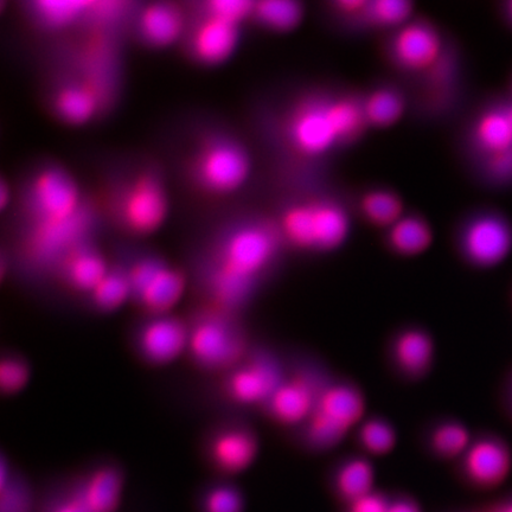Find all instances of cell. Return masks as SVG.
I'll return each instance as SVG.
<instances>
[{"mask_svg":"<svg viewBox=\"0 0 512 512\" xmlns=\"http://www.w3.org/2000/svg\"><path fill=\"white\" fill-rule=\"evenodd\" d=\"M51 107L57 118L70 125H82L93 119L99 108V98L86 81L68 80L55 87Z\"/></svg>","mask_w":512,"mask_h":512,"instance_id":"cell-17","label":"cell"},{"mask_svg":"<svg viewBox=\"0 0 512 512\" xmlns=\"http://www.w3.org/2000/svg\"><path fill=\"white\" fill-rule=\"evenodd\" d=\"M110 210L127 233L145 236L157 232L169 213L162 174L147 166L121 179L111 192Z\"/></svg>","mask_w":512,"mask_h":512,"instance_id":"cell-2","label":"cell"},{"mask_svg":"<svg viewBox=\"0 0 512 512\" xmlns=\"http://www.w3.org/2000/svg\"><path fill=\"white\" fill-rule=\"evenodd\" d=\"M368 14L374 21L384 25H395L405 22L411 15V4L405 0H377L369 3Z\"/></svg>","mask_w":512,"mask_h":512,"instance_id":"cell-34","label":"cell"},{"mask_svg":"<svg viewBox=\"0 0 512 512\" xmlns=\"http://www.w3.org/2000/svg\"><path fill=\"white\" fill-rule=\"evenodd\" d=\"M324 387L319 386L309 376H296L290 380H284L275 390L268 408L281 424L296 426L306 424L315 411L320 393Z\"/></svg>","mask_w":512,"mask_h":512,"instance_id":"cell-10","label":"cell"},{"mask_svg":"<svg viewBox=\"0 0 512 512\" xmlns=\"http://www.w3.org/2000/svg\"><path fill=\"white\" fill-rule=\"evenodd\" d=\"M431 445L438 456L456 458L462 454L465 456L472 444L467 428L458 422L450 421L435 428Z\"/></svg>","mask_w":512,"mask_h":512,"instance_id":"cell-29","label":"cell"},{"mask_svg":"<svg viewBox=\"0 0 512 512\" xmlns=\"http://www.w3.org/2000/svg\"><path fill=\"white\" fill-rule=\"evenodd\" d=\"M140 38L152 48H165L182 36L185 22L182 10L170 2L144 6L137 19Z\"/></svg>","mask_w":512,"mask_h":512,"instance_id":"cell-15","label":"cell"},{"mask_svg":"<svg viewBox=\"0 0 512 512\" xmlns=\"http://www.w3.org/2000/svg\"><path fill=\"white\" fill-rule=\"evenodd\" d=\"M434 356L433 338L424 330H406L395 341V361L409 379L424 377L432 368Z\"/></svg>","mask_w":512,"mask_h":512,"instance_id":"cell-21","label":"cell"},{"mask_svg":"<svg viewBox=\"0 0 512 512\" xmlns=\"http://www.w3.org/2000/svg\"><path fill=\"white\" fill-rule=\"evenodd\" d=\"M284 380L275 361L267 356H258L235 371L228 387L236 401L255 405L270 401Z\"/></svg>","mask_w":512,"mask_h":512,"instance_id":"cell-12","label":"cell"},{"mask_svg":"<svg viewBox=\"0 0 512 512\" xmlns=\"http://www.w3.org/2000/svg\"><path fill=\"white\" fill-rule=\"evenodd\" d=\"M360 441L364 450L373 456H386L398 443V434L389 422L371 419L361 425Z\"/></svg>","mask_w":512,"mask_h":512,"instance_id":"cell-31","label":"cell"},{"mask_svg":"<svg viewBox=\"0 0 512 512\" xmlns=\"http://www.w3.org/2000/svg\"><path fill=\"white\" fill-rule=\"evenodd\" d=\"M489 170L497 179L512 178V149L490 155Z\"/></svg>","mask_w":512,"mask_h":512,"instance_id":"cell-38","label":"cell"},{"mask_svg":"<svg viewBox=\"0 0 512 512\" xmlns=\"http://www.w3.org/2000/svg\"><path fill=\"white\" fill-rule=\"evenodd\" d=\"M60 261L69 284L89 293H92L110 272L102 255L85 241L70 249Z\"/></svg>","mask_w":512,"mask_h":512,"instance_id":"cell-19","label":"cell"},{"mask_svg":"<svg viewBox=\"0 0 512 512\" xmlns=\"http://www.w3.org/2000/svg\"><path fill=\"white\" fill-rule=\"evenodd\" d=\"M190 330L181 320L164 316L151 320L140 334L139 345L146 360L169 363L189 347Z\"/></svg>","mask_w":512,"mask_h":512,"instance_id":"cell-14","label":"cell"},{"mask_svg":"<svg viewBox=\"0 0 512 512\" xmlns=\"http://www.w3.org/2000/svg\"><path fill=\"white\" fill-rule=\"evenodd\" d=\"M366 402L360 390L351 384L325 386L315 411L305 424L307 445L324 451L338 446L352 428L361 424Z\"/></svg>","mask_w":512,"mask_h":512,"instance_id":"cell-5","label":"cell"},{"mask_svg":"<svg viewBox=\"0 0 512 512\" xmlns=\"http://www.w3.org/2000/svg\"><path fill=\"white\" fill-rule=\"evenodd\" d=\"M9 491L8 494L3 492V498H8V501L3 499V512H28L27 496L23 495L22 491L12 488V486H9Z\"/></svg>","mask_w":512,"mask_h":512,"instance_id":"cell-40","label":"cell"},{"mask_svg":"<svg viewBox=\"0 0 512 512\" xmlns=\"http://www.w3.org/2000/svg\"><path fill=\"white\" fill-rule=\"evenodd\" d=\"M364 115L371 124L386 126L395 123L403 111V102L398 94L388 89L370 95L363 105Z\"/></svg>","mask_w":512,"mask_h":512,"instance_id":"cell-32","label":"cell"},{"mask_svg":"<svg viewBox=\"0 0 512 512\" xmlns=\"http://www.w3.org/2000/svg\"><path fill=\"white\" fill-rule=\"evenodd\" d=\"M92 2H74V0H41L32 4V14L43 27L62 29L72 25L87 12L91 11Z\"/></svg>","mask_w":512,"mask_h":512,"instance_id":"cell-23","label":"cell"},{"mask_svg":"<svg viewBox=\"0 0 512 512\" xmlns=\"http://www.w3.org/2000/svg\"><path fill=\"white\" fill-rule=\"evenodd\" d=\"M508 113L510 115V119L512 120V107L509 108Z\"/></svg>","mask_w":512,"mask_h":512,"instance_id":"cell-45","label":"cell"},{"mask_svg":"<svg viewBox=\"0 0 512 512\" xmlns=\"http://www.w3.org/2000/svg\"><path fill=\"white\" fill-rule=\"evenodd\" d=\"M509 12H510V15H511V18H512V2L510 3Z\"/></svg>","mask_w":512,"mask_h":512,"instance_id":"cell-46","label":"cell"},{"mask_svg":"<svg viewBox=\"0 0 512 512\" xmlns=\"http://www.w3.org/2000/svg\"><path fill=\"white\" fill-rule=\"evenodd\" d=\"M476 139L490 155L512 149V120L508 110L483 115L476 127Z\"/></svg>","mask_w":512,"mask_h":512,"instance_id":"cell-24","label":"cell"},{"mask_svg":"<svg viewBox=\"0 0 512 512\" xmlns=\"http://www.w3.org/2000/svg\"><path fill=\"white\" fill-rule=\"evenodd\" d=\"M254 6V2L247 0H210L203 3L202 11L240 25L243 19L253 14Z\"/></svg>","mask_w":512,"mask_h":512,"instance_id":"cell-35","label":"cell"},{"mask_svg":"<svg viewBox=\"0 0 512 512\" xmlns=\"http://www.w3.org/2000/svg\"><path fill=\"white\" fill-rule=\"evenodd\" d=\"M239 37V24L201 11L189 32L190 56L203 66H219L233 55Z\"/></svg>","mask_w":512,"mask_h":512,"instance_id":"cell-9","label":"cell"},{"mask_svg":"<svg viewBox=\"0 0 512 512\" xmlns=\"http://www.w3.org/2000/svg\"><path fill=\"white\" fill-rule=\"evenodd\" d=\"M336 484L339 494L349 502H355L373 492V466L366 459L349 460L338 471Z\"/></svg>","mask_w":512,"mask_h":512,"instance_id":"cell-25","label":"cell"},{"mask_svg":"<svg viewBox=\"0 0 512 512\" xmlns=\"http://www.w3.org/2000/svg\"><path fill=\"white\" fill-rule=\"evenodd\" d=\"M188 349L202 366L223 368L238 361L242 339L228 319L216 313L202 317L192 326Z\"/></svg>","mask_w":512,"mask_h":512,"instance_id":"cell-8","label":"cell"},{"mask_svg":"<svg viewBox=\"0 0 512 512\" xmlns=\"http://www.w3.org/2000/svg\"><path fill=\"white\" fill-rule=\"evenodd\" d=\"M51 512H87L85 505L82 504L80 498L76 494L63 502Z\"/></svg>","mask_w":512,"mask_h":512,"instance_id":"cell-41","label":"cell"},{"mask_svg":"<svg viewBox=\"0 0 512 512\" xmlns=\"http://www.w3.org/2000/svg\"><path fill=\"white\" fill-rule=\"evenodd\" d=\"M464 248L473 264L482 267L501 264L512 248L511 229L497 217H483L467 228Z\"/></svg>","mask_w":512,"mask_h":512,"instance_id":"cell-11","label":"cell"},{"mask_svg":"<svg viewBox=\"0 0 512 512\" xmlns=\"http://www.w3.org/2000/svg\"><path fill=\"white\" fill-rule=\"evenodd\" d=\"M328 113L338 140L354 137L367 120L363 106L350 99L328 101Z\"/></svg>","mask_w":512,"mask_h":512,"instance_id":"cell-30","label":"cell"},{"mask_svg":"<svg viewBox=\"0 0 512 512\" xmlns=\"http://www.w3.org/2000/svg\"><path fill=\"white\" fill-rule=\"evenodd\" d=\"M510 470V452L496 439L479 440L465 453V471L476 484H501L508 477Z\"/></svg>","mask_w":512,"mask_h":512,"instance_id":"cell-16","label":"cell"},{"mask_svg":"<svg viewBox=\"0 0 512 512\" xmlns=\"http://www.w3.org/2000/svg\"><path fill=\"white\" fill-rule=\"evenodd\" d=\"M251 172V159L239 142L224 134H213L197 145L190 158V176L209 194L238 190Z\"/></svg>","mask_w":512,"mask_h":512,"instance_id":"cell-4","label":"cell"},{"mask_svg":"<svg viewBox=\"0 0 512 512\" xmlns=\"http://www.w3.org/2000/svg\"><path fill=\"white\" fill-rule=\"evenodd\" d=\"M283 229L286 238L297 247L331 251L347 239L349 221L335 204L311 203L288 210Z\"/></svg>","mask_w":512,"mask_h":512,"instance_id":"cell-6","label":"cell"},{"mask_svg":"<svg viewBox=\"0 0 512 512\" xmlns=\"http://www.w3.org/2000/svg\"><path fill=\"white\" fill-rule=\"evenodd\" d=\"M204 509L206 512H242L243 498L238 490L219 486L209 492Z\"/></svg>","mask_w":512,"mask_h":512,"instance_id":"cell-36","label":"cell"},{"mask_svg":"<svg viewBox=\"0 0 512 512\" xmlns=\"http://www.w3.org/2000/svg\"><path fill=\"white\" fill-rule=\"evenodd\" d=\"M29 380L27 363L16 357H10L2 362L0 367V383L5 392L15 393L22 389Z\"/></svg>","mask_w":512,"mask_h":512,"instance_id":"cell-37","label":"cell"},{"mask_svg":"<svg viewBox=\"0 0 512 512\" xmlns=\"http://www.w3.org/2000/svg\"><path fill=\"white\" fill-rule=\"evenodd\" d=\"M126 274L132 296L147 310L164 313L182 297L185 285L183 275L156 256L138 259L126 270Z\"/></svg>","mask_w":512,"mask_h":512,"instance_id":"cell-7","label":"cell"},{"mask_svg":"<svg viewBox=\"0 0 512 512\" xmlns=\"http://www.w3.org/2000/svg\"><path fill=\"white\" fill-rule=\"evenodd\" d=\"M390 245L402 255H416L431 245L432 233L424 221L407 217L393 224L389 234Z\"/></svg>","mask_w":512,"mask_h":512,"instance_id":"cell-26","label":"cell"},{"mask_svg":"<svg viewBox=\"0 0 512 512\" xmlns=\"http://www.w3.org/2000/svg\"><path fill=\"white\" fill-rule=\"evenodd\" d=\"M253 14L267 27L285 31L296 27L302 19L303 10L292 0H264L255 3Z\"/></svg>","mask_w":512,"mask_h":512,"instance_id":"cell-27","label":"cell"},{"mask_svg":"<svg viewBox=\"0 0 512 512\" xmlns=\"http://www.w3.org/2000/svg\"><path fill=\"white\" fill-rule=\"evenodd\" d=\"M123 477L112 466L95 470L85 480L76 496L87 512H115L123 495Z\"/></svg>","mask_w":512,"mask_h":512,"instance_id":"cell-22","label":"cell"},{"mask_svg":"<svg viewBox=\"0 0 512 512\" xmlns=\"http://www.w3.org/2000/svg\"><path fill=\"white\" fill-rule=\"evenodd\" d=\"M291 137L298 149L306 155H320L338 142L328 113V101H313L294 115Z\"/></svg>","mask_w":512,"mask_h":512,"instance_id":"cell-13","label":"cell"},{"mask_svg":"<svg viewBox=\"0 0 512 512\" xmlns=\"http://www.w3.org/2000/svg\"><path fill=\"white\" fill-rule=\"evenodd\" d=\"M364 213L371 221L381 226H393L400 220L401 203L399 198L386 191L371 192L362 203Z\"/></svg>","mask_w":512,"mask_h":512,"instance_id":"cell-33","label":"cell"},{"mask_svg":"<svg viewBox=\"0 0 512 512\" xmlns=\"http://www.w3.org/2000/svg\"><path fill=\"white\" fill-rule=\"evenodd\" d=\"M93 302L102 311H113L132 296L130 281L126 271L110 270L101 283L91 293Z\"/></svg>","mask_w":512,"mask_h":512,"instance_id":"cell-28","label":"cell"},{"mask_svg":"<svg viewBox=\"0 0 512 512\" xmlns=\"http://www.w3.org/2000/svg\"><path fill=\"white\" fill-rule=\"evenodd\" d=\"M440 43L437 34L425 24H411L403 28L394 42L396 59L407 68L430 66L437 59Z\"/></svg>","mask_w":512,"mask_h":512,"instance_id":"cell-20","label":"cell"},{"mask_svg":"<svg viewBox=\"0 0 512 512\" xmlns=\"http://www.w3.org/2000/svg\"><path fill=\"white\" fill-rule=\"evenodd\" d=\"M80 194L72 176L57 165H48L31 177L25 210L35 232L68 226L79 219Z\"/></svg>","mask_w":512,"mask_h":512,"instance_id":"cell-3","label":"cell"},{"mask_svg":"<svg viewBox=\"0 0 512 512\" xmlns=\"http://www.w3.org/2000/svg\"><path fill=\"white\" fill-rule=\"evenodd\" d=\"M275 251L277 236L264 223L241 224L224 234L209 262V292L217 304L230 309L245 302Z\"/></svg>","mask_w":512,"mask_h":512,"instance_id":"cell-1","label":"cell"},{"mask_svg":"<svg viewBox=\"0 0 512 512\" xmlns=\"http://www.w3.org/2000/svg\"><path fill=\"white\" fill-rule=\"evenodd\" d=\"M369 3L367 2H341L339 8L347 12L361 11L362 9L367 10Z\"/></svg>","mask_w":512,"mask_h":512,"instance_id":"cell-43","label":"cell"},{"mask_svg":"<svg viewBox=\"0 0 512 512\" xmlns=\"http://www.w3.org/2000/svg\"><path fill=\"white\" fill-rule=\"evenodd\" d=\"M502 512H512V504L508 508H505Z\"/></svg>","mask_w":512,"mask_h":512,"instance_id":"cell-44","label":"cell"},{"mask_svg":"<svg viewBox=\"0 0 512 512\" xmlns=\"http://www.w3.org/2000/svg\"><path fill=\"white\" fill-rule=\"evenodd\" d=\"M389 504L381 495L371 492L352 502L350 512H388Z\"/></svg>","mask_w":512,"mask_h":512,"instance_id":"cell-39","label":"cell"},{"mask_svg":"<svg viewBox=\"0 0 512 512\" xmlns=\"http://www.w3.org/2000/svg\"><path fill=\"white\" fill-rule=\"evenodd\" d=\"M388 512H420L418 505L409 501H398L389 504Z\"/></svg>","mask_w":512,"mask_h":512,"instance_id":"cell-42","label":"cell"},{"mask_svg":"<svg viewBox=\"0 0 512 512\" xmlns=\"http://www.w3.org/2000/svg\"><path fill=\"white\" fill-rule=\"evenodd\" d=\"M259 444L255 434L247 428H232L217 435L211 446V456L220 469L227 473L246 471L258 456Z\"/></svg>","mask_w":512,"mask_h":512,"instance_id":"cell-18","label":"cell"}]
</instances>
